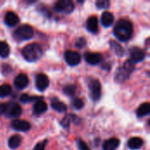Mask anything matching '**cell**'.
Instances as JSON below:
<instances>
[{
	"mask_svg": "<svg viewBox=\"0 0 150 150\" xmlns=\"http://www.w3.org/2000/svg\"><path fill=\"white\" fill-rule=\"evenodd\" d=\"M130 55H131L130 61H132L134 63L139 62H142L145 58V52L139 47H134L130 51Z\"/></svg>",
	"mask_w": 150,
	"mask_h": 150,
	"instance_id": "cell-11",
	"label": "cell"
},
{
	"mask_svg": "<svg viewBox=\"0 0 150 150\" xmlns=\"http://www.w3.org/2000/svg\"><path fill=\"white\" fill-rule=\"evenodd\" d=\"M64 58L67 63L70 66H76L81 62V55L76 51H66L64 54Z\"/></svg>",
	"mask_w": 150,
	"mask_h": 150,
	"instance_id": "cell-7",
	"label": "cell"
},
{
	"mask_svg": "<svg viewBox=\"0 0 150 150\" xmlns=\"http://www.w3.org/2000/svg\"><path fill=\"white\" fill-rule=\"evenodd\" d=\"M113 21H114V17H113V14L112 12L105 11L102 14L101 22H102V25L104 26H110V25H112Z\"/></svg>",
	"mask_w": 150,
	"mask_h": 150,
	"instance_id": "cell-17",
	"label": "cell"
},
{
	"mask_svg": "<svg viewBox=\"0 0 150 150\" xmlns=\"http://www.w3.org/2000/svg\"><path fill=\"white\" fill-rule=\"evenodd\" d=\"M70 121H71V120L69 119V116H68V117H65L61 123L63 126V127H69V126L70 124Z\"/></svg>",
	"mask_w": 150,
	"mask_h": 150,
	"instance_id": "cell-32",
	"label": "cell"
},
{
	"mask_svg": "<svg viewBox=\"0 0 150 150\" xmlns=\"http://www.w3.org/2000/svg\"><path fill=\"white\" fill-rule=\"evenodd\" d=\"M5 109H6V105L1 104L0 105V116L3 115L4 113H5Z\"/></svg>",
	"mask_w": 150,
	"mask_h": 150,
	"instance_id": "cell-34",
	"label": "cell"
},
{
	"mask_svg": "<svg viewBox=\"0 0 150 150\" xmlns=\"http://www.w3.org/2000/svg\"><path fill=\"white\" fill-rule=\"evenodd\" d=\"M21 141H22V139H21V137L19 135H13L9 139L8 145L11 149H15L19 147V145L21 143Z\"/></svg>",
	"mask_w": 150,
	"mask_h": 150,
	"instance_id": "cell-22",
	"label": "cell"
},
{
	"mask_svg": "<svg viewBox=\"0 0 150 150\" xmlns=\"http://www.w3.org/2000/svg\"><path fill=\"white\" fill-rule=\"evenodd\" d=\"M51 106L54 110H55L59 112H64L67 111V106L65 105V104L56 98H54L51 101Z\"/></svg>",
	"mask_w": 150,
	"mask_h": 150,
	"instance_id": "cell-19",
	"label": "cell"
},
{
	"mask_svg": "<svg viewBox=\"0 0 150 150\" xmlns=\"http://www.w3.org/2000/svg\"><path fill=\"white\" fill-rule=\"evenodd\" d=\"M113 32L120 40L127 41L131 38L133 34V25L128 20L120 19L115 25Z\"/></svg>",
	"mask_w": 150,
	"mask_h": 150,
	"instance_id": "cell-1",
	"label": "cell"
},
{
	"mask_svg": "<svg viewBox=\"0 0 150 150\" xmlns=\"http://www.w3.org/2000/svg\"><path fill=\"white\" fill-rule=\"evenodd\" d=\"M22 112V108L20 105L15 103H11L8 105H6L5 109V114L7 117L10 118H17L18 117Z\"/></svg>",
	"mask_w": 150,
	"mask_h": 150,
	"instance_id": "cell-8",
	"label": "cell"
},
{
	"mask_svg": "<svg viewBox=\"0 0 150 150\" xmlns=\"http://www.w3.org/2000/svg\"><path fill=\"white\" fill-rule=\"evenodd\" d=\"M63 92L68 96H74L76 93V86L73 84H68L63 88Z\"/></svg>",
	"mask_w": 150,
	"mask_h": 150,
	"instance_id": "cell-26",
	"label": "cell"
},
{
	"mask_svg": "<svg viewBox=\"0 0 150 150\" xmlns=\"http://www.w3.org/2000/svg\"><path fill=\"white\" fill-rule=\"evenodd\" d=\"M46 144H47V141L45 140V141H43V142H40L38 144H36L33 150H45Z\"/></svg>",
	"mask_w": 150,
	"mask_h": 150,
	"instance_id": "cell-31",
	"label": "cell"
},
{
	"mask_svg": "<svg viewBox=\"0 0 150 150\" xmlns=\"http://www.w3.org/2000/svg\"><path fill=\"white\" fill-rule=\"evenodd\" d=\"M84 56H85V61L89 64H91V65L98 64L102 60V55L100 54H98V53L88 52V53H85Z\"/></svg>",
	"mask_w": 150,
	"mask_h": 150,
	"instance_id": "cell-12",
	"label": "cell"
},
{
	"mask_svg": "<svg viewBox=\"0 0 150 150\" xmlns=\"http://www.w3.org/2000/svg\"><path fill=\"white\" fill-rule=\"evenodd\" d=\"M40 98H35V97H31V96H28L26 94H23L21 95L20 97V101L21 102H24V103H28V102H31V101H33V100H36Z\"/></svg>",
	"mask_w": 150,
	"mask_h": 150,
	"instance_id": "cell-29",
	"label": "cell"
},
{
	"mask_svg": "<svg viewBox=\"0 0 150 150\" xmlns=\"http://www.w3.org/2000/svg\"><path fill=\"white\" fill-rule=\"evenodd\" d=\"M47 110V105L43 100H38L33 106V112L36 115L41 114L45 112Z\"/></svg>",
	"mask_w": 150,
	"mask_h": 150,
	"instance_id": "cell-18",
	"label": "cell"
},
{
	"mask_svg": "<svg viewBox=\"0 0 150 150\" xmlns=\"http://www.w3.org/2000/svg\"><path fill=\"white\" fill-rule=\"evenodd\" d=\"M134 69V63L130 60L126 61L125 63L118 69L115 75V81L117 83L125 82L130 76Z\"/></svg>",
	"mask_w": 150,
	"mask_h": 150,
	"instance_id": "cell-3",
	"label": "cell"
},
{
	"mask_svg": "<svg viewBox=\"0 0 150 150\" xmlns=\"http://www.w3.org/2000/svg\"><path fill=\"white\" fill-rule=\"evenodd\" d=\"M72 105H73V106H74L76 109H81V108L83 107V105H84V104H83V101L81 98H75V99L73 100Z\"/></svg>",
	"mask_w": 150,
	"mask_h": 150,
	"instance_id": "cell-28",
	"label": "cell"
},
{
	"mask_svg": "<svg viewBox=\"0 0 150 150\" xmlns=\"http://www.w3.org/2000/svg\"><path fill=\"white\" fill-rule=\"evenodd\" d=\"M77 145H78V149L80 150H90L88 145L83 141H82V140H78Z\"/></svg>",
	"mask_w": 150,
	"mask_h": 150,
	"instance_id": "cell-30",
	"label": "cell"
},
{
	"mask_svg": "<svg viewBox=\"0 0 150 150\" xmlns=\"http://www.w3.org/2000/svg\"><path fill=\"white\" fill-rule=\"evenodd\" d=\"M29 83L28 77L25 74H19L16 76L14 80V84L18 89H24L27 86Z\"/></svg>",
	"mask_w": 150,
	"mask_h": 150,
	"instance_id": "cell-13",
	"label": "cell"
},
{
	"mask_svg": "<svg viewBox=\"0 0 150 150\" xmlns=\"http://www.w3.org/2000/svg\"><path fill=\"white\" fill-rule=\"evenodd\" d=\"M11 127L13 129L20 132H26L31 128V125L29 122L21 120H14L11 122Z\"/></svg>",
	"mask_w": 150,
	"mask_h": 150,
	"instance_id": "cell-10",
	"label": "cell"
},
{
	"mask_svg": "<svg viewBox=\"0 0 150 150\" xmlns=\"http://www.w3.org/2000/svg\"><path fill=\"white\" fill-rule=\"evenodd\" d=\"M120 145V140L117 138H112L105 142L103 144L104 150H115Z\"/></svg>",
	"mask_w": 150,
	"mask_h": 150,
	"instance_id": "cell-16",
	"label": "cell"
},
{
	"mask_svg": "<svg viewBox=\"0 0 150 150\" xmlns=\"http://www.w3.org/2000/svg\"><path fill=\"white\" fill-rule=\"evenodd\" d=\"M150 112V105L149 103H143L142 104L139 108L137 109V116L138 117H143V116H146Z\"/></svg>",
	"mask_w": 150,
	"mask_h": 150,
	"instance_id": "cell-21",
	"label": "cell"
},
{
	"mask_svg": "<svg viewBox=\"0 0 150 150\" xmlns=\"http://www.w3.org/2000/svg\"><path fill=\"white\" fill-rule=\"evenodd\" d=\"M111 47L118 56H122L124 54V49L119 43L115 41H111Z\"/></svg>",
	"mask_w": 150,
	"mask_h": 150,
	"instance_id": "cell-24",
	"label": "cell"
},
{
	"mask_svg": "<svg viewBox=\"0 0 150 150\" xmlns=\"http://www.w3.org/2000/svg\"><path fill=\"white\" fill-rule=\"evenodd\" d=\"M35 83H36V88L40 91H45L48 85H49V80L47 78V76L44 74H39L36 76V80H35Z\"/></svg>",
	"mask_w": 150,
	"mask_h": 150,
	"instance_id": "cell-9",
	"label": "cell"
},
{
	"mask_svg": "<svg viewBox=\"0 0 150 150\" xmlns=\"http://www.w3.org/2000/svg\"><path fill=\"white\" fill-rule=\"evenodd\" d=\"M89 89L91 91V98L95 101L98 100L101 96V84L98 79H91L89 82Z\"/></svg>",
	"mask_w": 150,
	"mask_h": 150,
	"instance_id": "cell-5",
	"label": "cell"
},
{
	"mask_svg": "<svg viewBox=\"0 0 150 150\" xmlns=\"http://www.w3.org/2000/svg\"><path fill=\"white\" fill-rule=\"evenodd\" d=\"M85 44H86V41L83 38H79L76 40V47H83L85 46Z\"/></svg>",
	"mask_w": 150,
	"mask_h": 150,
	"instance_id": "cell-33",
	"label": "cell"
},
{
	"mask_svg": "<svg viewBox=\"0 0 150 150\" xmlns=\"http://www.w3.org/2000/svg\"><path fill=\"white\" fill-rule=\"evenodd\" d=\"M33 36V29L29 25H23L14 32V38L18 40H30Z\"/></svg>",
	"mask_w": 150,
	"mask_h": 150,
	"instance_id": "cell-4",
	"label": "cell"
},
{
	"mask_svg": "<svg viewBox=\"0 0 150 150\" xmlns=\"http://www.w3.org/2000/svg\"><path fill=\"white\" fill-rule=\"evenodd\" d=\"M22 54L27 62H36L41 57L42 49L36 43L28 44L22 49Z\"/></svg>",
	"mask_w": 150,
	"mask_h": 150,
	"instance_id": "cell-2",
	"label": "cell"
},
{
	"mask_svg": "<svg viewBox=\"0 0 150 150\" xmlns=\"http://www.w3.org/2000/svg\"><path fill=\"white\" fill-rule=\"evenodd\" d=\"M10 54V47L5 41H0V56L5 58Z\"/></svg>",
	"mask_w": 150,
	"mask_h": 150,
	"instance_id": "cell-23",
	"label": "cell"
},
{
	"mask_svg": "<svg viewBox=\"0 0 150 150\" xmlns=\"http://www.w3.org/2000/svg\"><path fill=\"white\" fill-rule=\"evenodd\" d=\"M19 21V18L17 14H15L13 11H9L6 13L4 17V22L9 26H14L16 25Z\"/></svg>",
	"mask_w": 150,
	"mask_h": 150,
	"instance_id": "cell-15",
	"label": "cell"
},
{
	"mask_svg": "<svg viewBox=\"0 0 150 150\" xmlns=\"http://www.w3.org/2000/svg\"><path fill=\"white\" fill-rule=\"evenodd\" d=\"M86 25H87V29L90 32H91L93 33H96L98 31V18L96 16L90 17L87 19Z\"/></svg>",
	"mask_w": 150,
	"mask_h": 150,
	"instance_id": "cell-14",
	"label": "cell"
},
{
	"mask_svg": "<svg viewBox=\"0 0 150 150\" xmlns=\"http://www.w3.org/2000/svg\"><path fill=\"white\" fill-rule=\"evenodd\" d=\"M54 8L56 11L70 13L74 10V4L70 0H61L55 3Z\"/></svg>",
	"mask_w": 150,
	"mask_h": 150,
	"instance_id": "cell-6",
	"label": "cell"
},
{
	"mask_svg": "<svg viewBox=\"0 0 150 150\" xmlns=\"http://www.w3.org/2000/svg\"><path fill=\"white\" fill-rule=\"evenodd\" d=\"M96 5L98 9H105L110 5V2L107 0H98L96 2Z\"/></svg>",
	"mask_w": 150,
	"mask_h": 150,
	"instance_id": "cell-27",
	"label": "cell"
},
{
	"mask_svg": "<svg viewBox=\"0 0 150 150\" xmlns=\"http://www.w3.org/2000/svg\"><path fill=\"white\" fill-rule=\"evenodd\" d=\"M142 145H143V141L142 138L139 137H134L128 141V147L131 149H138Z\"/></svg>",
	"mask_w": 150,
	"mask_h": 150,
	"instance_id": "cell-20",
	"label": "cell"
},
{
	"mask_svg": "<svg viewBox=\"0 0 150 150\" xmlns=\"http://www.w3.org/2000/svg\"><path fill=\"white\" fill-rule=\"evenodd\" d=\"M11 91V88L9 84H3L0 85V98H4L10 95Z\"/></svg>",
	"mask_w": 150,
	"mask_h": 150,
	"instance_id": "cell-25",
	"label": "cell"
}]
</instances>
